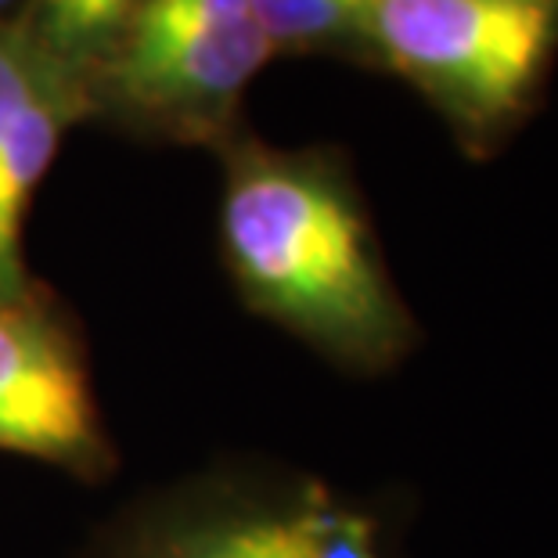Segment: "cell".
I'll list each match as a JSON object with an SVG mask.
<instances>
[{"label":"cell","instance_id":"cell-8","mask_svg":"<svg viewBox=\"0 0 558 558\" xmlns=\"http://www.w3.org/2000/svg\"><path fill=\"white\" fill-rule=\"evenodd\" d=\"M378 0H253L259 26L275 51L311 47H364L367 19Z\"/></svg>","mask_w":558,"mask_h":558},{"label":"cell","instance_id":"cell-6","mask_svg":"<svg viewBox=\"0 0 558 558\" xmlns=\"http://www.w3.org/2000/svg\"><path fill=\"white\" fill-rule=\"evenodd\" d=\"M90 112L83 83L40 58L15 26H0V303L37 292L22 259L26 213L69 126Z\"/></svg>","mask_w":558,"mask_h":558},{"label":"cell","instance_id":"cell-7","mask_svg":"<svg viewBox=\"0 0 558 558\" xmlns=\"http://www.w3.org/2000/svg\"><path fill=\"white\" fill-rule=\"evenodd\" d=\"M145 0H26L15 22L33 51L87 87Z\"/></svg>","mask_w":558,"mask_h":558},{"label":"cell","instance_id":"cell-5","mask_svg":"<svg viewBox=\"0 0 558 558\" xmlns=\"http://www.w3.org/2000/svg\"><path fill=\"white\" fill-rule=\"evenodd\" d=\"M0 450L76 476L112 461L76 336L37 292L0 303Z\"/></svg>","mask_w":558,"mask_h":558},{"label":"cell","instance_id":"cell-1","mask_svg":"<svg viewBox=\"0 0 558 558\" xmlns=\"http://www.w3.org/2000/svg\"><path fill=\"white\" fill-rule=\"evenodd\" d=\"M220 239L245 303L328 361L383 372L411 350L414 320L331 159L239 148L223 181Z\"/></svg>","mask_w":558,"mask_h":558},{"label":"cell","instance_id":"cell-4","mask_svg":"<svg viewBox=\"0 0 558 558\" xmlns=\"http://www.w3.org/2000/svg\"><path fill=\"white\" fill-rule=\"evenodd\" d=\"M120 558H383L375 522L320 486L202 494L130 533Z\"/></svg>","mask_w":558,"mask_h":558},{"label":"cell","instance_id":"cell-9","mask_svg":"<svg viewBox=\"0 0 558 558\" xmlns=\"http://www.w3.org/2000/svg\"><path fill=\"white\" fill-rule=\"evenodd\" d=\"M11 4H15V0H0V11H4V8H11Z\"/></svg>","mask_w":558,"mask_h":558},{"label":"cell","instance_id":"cell-2","mask_svg":"<svg viewBox=\"0 0 558 558\" xmlns=\"http://www.w3.org/2000/svg\"><path fill=\"white\" fill-rule=\"evenodd\" d=\"M364 51L483 156L541 98L558 54V0H378Z\"/></svg>","mask_w":558,"mask_h":558},{"label":"cell","instance_id":"cell-3","mask_svg":"<svg viewBox=\"0 0 558 558\" xmlns=\"http://www.w3.org/2000/svg\"><path fill=\"white\" fill-rule=\"evenodd\" d=\"M253 0H145L87 80L90 105L173 137L228 126L242 90L275 58Z\"/></svg>","mask_w":558,"mask_h":558}]
</instances>
